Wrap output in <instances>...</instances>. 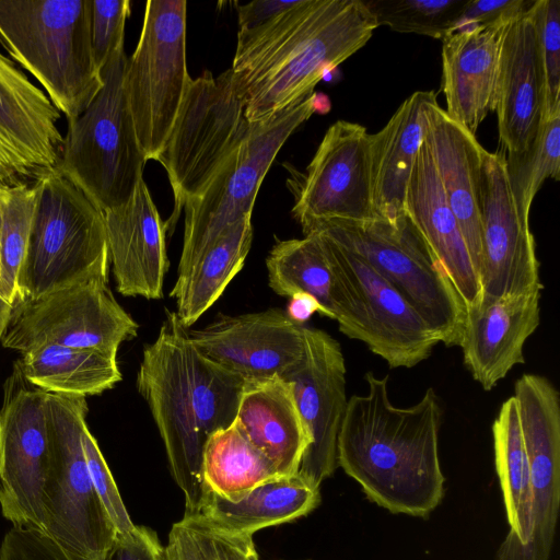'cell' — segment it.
<instances>
[{"label": "cell", "mask_w": 560, "mask_h": 560, "mask_svg": "<svg viewBox=\"0 0 560 560\" xmlns=\"http://www.w3.org/2000/svg\"><path fill=\"white\" fill-rule=\"evenodd\" d=\"M315 312L323 315V310L317 301L305 293L292 295L285 311L288 316L300 325H303Z\"/></svg>", "instance_id": "cell-44"}, {"label": "cell", "mask_w": 560, "mask_h": 560, "mask_svg": "<svg viewBox=\"0 0 560 560\" xmlns=\"http://www.w3.org/2000/svg\"><path fill=\"white\" fill-rule=\"evenodd\" d=\"M480 296L501 298L544 288L529 223L517 211L505 170V151L482 152L480 176ZM479 296V298H480Z\"/></svg>", "instance_id": "cell-17"}, {"label": "cell", "mask_w": 560, "mask_h": 560, "mask_svg": "<svg viewBox=\"0 0 560 560\" xmlns=\"http://www.w3.org/2000/svg\"><path fill=\"white\" fill-rule=\"evenodd\" d=\"M469 0H363L377 27L444 39Z\"/></svg>", "instance_id": "cell-38"}, {"label": "cell", "mask_w": 560, "mask_h": 560, "mask_svg": "<svg viewBox=\"0 0 560 560\" xmlns=\"http://www.w3.org/2000/svg\"><path fill=\"white\" fill-rule=\"evenodd\" d=\"M532 11L545 74L546 118L560 110V1L535 0Z\"/></svg>", "instance_id": "cell-39"}, {"label": "cell", "mask_w": 560, "mask_h": 560, "mask_svg": "<svg viewBox=\"0 0 560 560\" xmlns=\"http://www.w3.org/2000/svg\"><path fill=\"white\" fill-rule=\"evenodd\" d=\"M47 394L28 383L15 362L0 407L1 512L13 526L39 532L49 467Z\"/></svg>", "instance_id": "cell-14"}, {"label": "cell", "mask_w": 560, "mask_h": 560, "mask_svg": "<svg viewBox=\"0 0 560 560\" xmlns=\"http://www.w3.org/2000/svg\"><path fill=\"white\" fill-rule=\"evenodd\" d=\"M533 491V530L522 544L504 538L497 560H549L560 502V396L538 374H524L514 385Z\"/></svg>", "instance_id": "cell-15"}, {"label": "cell", "mask_w": 560, "mask_h": 560, "mask_svg": "<svg viewBox=\"0 0 560 560\" xmlns=\"http://www.w3.org/2000/svg\"><path fill=\"white\" fill-rule=\"evenodd\" d=\"M0 222H1V212H0Z\"/></svg>", "instance_id": "cell-47"}, {"label": "cell", "mask_w": 560, "mask_h": 560, "mask_svg": "<svg viewBox=\"0 0 560 560\" xmlns=\"http://www.w3.org/2000/svg\"><path fill=\"white\" fill-rule=\"evenodd\" d=\"M494 459L510 530L505 538L526 542L533 530L530 468L513 396L501 406L492 424Z\"/></svg>", "instance_id": "cell-33"}, {"label": "cell", "mask_w": 560, "mask_h": 560, "mask_svg": "<svg viewBox=\"0 0 560 560\" xmlns=\"http://www.w3.org/2000/svg\"><path fill=\"white\" fill-rule=\"evenodd\" d=\"M34 185L37 202L16 303L85 278H108L103 211L57 168Z\"/></svg>", "instance_id": "cell-8"}, {"label": "cell", "mask_w": 560, "mask_h": 560, "mask_svg": "<svg viewBox=\"0 0 560 560\" xmlns=\"http://www.w3.org/2000/svg\"><path fill=\"white\" fill-rule=\"evenodd\" d=\"M82 445L92 483L117 535L133 534L138 526L132 523L107 463L88 427L82 434Z\"/></svg>", "instance_id": "cell-41"}, {"label": "cell", "mask_w": 560, "mask_h": 560, "mask_svg": "<svg viewBox=\"0 0 560 560\" xmlns=\"http://www.w3.org/2000/svg\"><path fill=\"white\" fill-rule=\"evenodd\" d=\"M301 228L361 256L412 305L439 342L459 347L466 305L407 217L397 223L324 220Z\"/></svg>", "instance_id": "cell-7"}, {"label": "cell", "mask_w": 560, "mask_h": 560, "mask_svg": "<svg viewBox=\"0 0 560 560\" xmlns=\"http://www.w3.org/2000/svg\"><path fill=\"white\" fill-rule=\"evenodd\" d=\"M377 28L363 0H298L237 34L230 68L250 124L314 92L324 74L361 49Z\"/></svg>", "instance_id": "cell-2"}, {"label": "cell", "mask_w": 560, "mask_h": 560, "mask_svg": "<svg viewBox=\"0 0 560 560\" xmlns=\"http://www.w3.org/2000/svg\"><path fill=\"white\" fill-rule=\"evenodd\" d=\"M505 27L500 51L495 114L506 153L526 150L545 118V74L532 7Z\"/></svg>", "instance_id": "cell-21"}, {"label": "cell", "mask_w": 560, "mask_h": 560, "mask_svg": "<svg viewBox=\"0 0 560 560\" xmlns=\"http://www.w3.org/2000/svg\"><path fill=\"white\" fill-rule=\"evenodd\" d=\"M86 415L85 397L47 394L49 467L42 533L66 560H105L117 539L85 462Z\"/></svg>", "instance_id": "cell-6"}, {"label": "cell", "mask_w": 560, "mask_h": 560, "mask_svg": "<svg viewBox=\"0 0 560 560\" xmlns=\"http://www.w3.org/2000/svg\"><path fill=\"white\" fill-rule=\"evenodd\" d=\"M18 362L26 381L49 394L86 398L121 381L117 359L91 349L43 345Z\"/></svg>", "instance_id": "cell-32"}, {"label": "cell", "mask_w": 560, "mask_h": 560, "mask_svg": "<svg viewBox=\"0 0 560 560\" xmlns=\"http://www.w3.org/2000/svg\"><path fill=\"white\" fill-rule=\"evenodd\" d=\"M423 142L432 158L478 275L481 261L480 176L485 148L476 135L452 119L435 92L422 106Z\"/></svg>", "instance_id": "cell-24"}, {"label": "cell", "mask_w": 560, "mask_h": 560, "mask_svg": "<svg viewBox=\"0 0 560 560\" xmlns=\"http://www.w3.org/2000/svg\"><path fill=\"white\" fill-rule=\"evenodd\" d=\"M253 241L252 214L226 229L183 273L170 295L176 315L189 329L241 271Z\"/></svg>", "instance_id": "cell-30"}, {"label": "cell", "mask_w": 560, "mask_h": 560, "mask_svg": "<svg viewBox=\"0 0 560 560\" xmlns=\"http://www.w3.org/2000/svg\"><path fill=\"white\" fill-rule=\"evenodd\" d=\"M244 382L202 357L173 311L145 345L137 388L162 438L171 474L185 497V514L201 512L207 489L201 466L211 434L231 425Z\"/></svg>", "instance_id": "cell-3"}, {"label": "cell", "mask_w": 560, "mask_h": 560, "mask_svg": "<svg viewBox=\"0 0 560 560\" xmlns=\"http://www.w3.org/2000/svg\"><path fill=\"white\" fill-rule=\"evenodd\" d=\"M13 305L0 295V345L10 323Z\"/></svg>", "instance_id": "cell-45"}, {"label": "cell", "mask_w": 560, "mask_h": 560, "mask_svg": "<svg viewBox=\"0 0 560 560\" xmlns=\"http://www.w3.org/2000/svg\"><path fill=\"white\" fill-rule=\"evenodd\" d=\"M370 136L360 124L337 120L325 132L295 194L294 219L369 221L373 205Z\"/></svg>", "instance_id": "cell-16"}, {"label": "cell", "mask_w": 560, "mask_h": 560, "mask_svg": "<svg viewBox=\"0 0 560 560\" xmlns=\"http://www.w3.org/2000/svg\"><path fill=\"white\" fill-rule=\"evenodd\" d=\"M187 332L202 357L244 383L282 378L305 354L304 325L278 307L220 315Z\"/></svg>", "instance_id": "cell-18"}, {"label": "cell", "mask_w": 560, "mask_h": 560, "mask_svg": "<svg viewBox=\"0 0 560 560\" xmlns=\"http://www.w3.org/2000/svg\"><path fill=\"white\" fill-rule=\"evenodd\" d=\"M106 237L117 291L124 296L163 298L168 269L162 221L144 178L130 199L104 212Z\"/></svg>", "instance_id": "cell-23"}, {"label": "cell", "mask_w": 560, "mask_h": 560, "mask_svg": "<svg viewBox=\"0 0 560 560\" xmlns=\"http://www.w3.org/2000/svg\"><path fill=\"white\" fill-rule=\"evenodd\" d=\"M0 295H1V284H0ZM2 296V295H1Z\"/></svg>", "instance_id": "cell-46"}, {"label": "cell", "mask_w": 560, "mask_h": 560, "mask_svg": "<svg viewBox=\"0 0 560 560\" xmlns=\"http://www.w3.org/2000/svg\"><path fill=\"white\" fill-rule=\"evenodd\" d=\"M231 70L214 78L209 70L190 79L166 142L156 161L167 173L174 212L167 230L185 203L202 194L228 159L252 131Z\"/></svg>", "instance_id": "cell-9"}, {"label": "cell", "mask_w": 560, "mask_h": 560, "mask_svg": "<svg viewBox=\"0 0 560 560\" xmlns=\"http://www.w3.org/2000/svg\"><path fill=\"white\" fill-rule=\"evenodd\" d=\"M533 0H469L453 32L475 25L510 22ZM452 32V33H453Z\"/></svg>", "instance_id": "cell-42"}, {"label": "cell", "mask_w": 560, "mask_h": 560, "mask_svg": "<svg viewBox=\"0 0 560 560\" xmlns=\"http://www.w3.org/2000/svg\"><path fill=\"white\" fill-rule=\"evenodd\" d=\"M434 91H416L386 125L370 136L373 205L390 223L406 217L405 197L418 152L423 143L422 106Z\"/></svg>", "instance_id": "cell-28"}, {"label": "cell", "mask_w": 560, "mask_h": 560, "mask_svg": "<svg viewBox=\"0 0 560 560\" xmlns=\"http://www.w3.org/2000/svg\"><path fill=\"white\" fill-rule=\"evenodd\" d=\"M298 0H255L237 7L238 32L255 28L288 9Z\"/></svg>", "instance_id": "cell-43"}, {"label": "cell", "mask_w": 560, "mask_h": 560, "mask_svg": "<svg viewBox=\"0 0 560 560\" xmlns=\"http://www.w3.org/2000/svg\"><path fill=\"white\" fill-rule=\"evenodd\" d=\"M129 14V0H90L91 44L100 71L117 50L124 48Z\"/></svg>", "instance_id": "cell-40"}, {"label": "cell", "mask_w": 560, "mask_h": 560, "mask_svg": "<svg viewBox=\"0 0 560 560\" xmlns=\"http://www.w3.org/2000/svg\"><path fill=\"white\" fill-rule=\"evenodd\" d=\"M319 98L313 92L272 117L254 122L247 139L202 194L185 203L177 275L183 273L226 229L252 214L259 187L276 155L288 138L318 110Z\"/></svg>", "instance_id": "cell-10"}, {"label": "cell", "mask_w": 560, "mask_h": 560, "mask_svg": "<svg viewBox=\"0 0 560 560\" xmlns=\"http://www.w3.org/2000/svg\"><path fill=\"white\" fill-rule=\"evenodd\" d=\"M0 45L68 122L103 88L91 44L90 0H0Z\"/></svg>", "instance_id": "cell-4"}, {"label": "cell", "mask_w": 560, "mask_h": 560, "mask_svg": "<svg viewBox=\"0 0 560 560\" xmlns=\"http://www.w3.org/2000/svg\"><path fill=\"white\" fill-rule=\"evenodd\" d=\"M319 503V487L296 472L261 483L236 502L207 490L200 513L229 529L253 536L261 528L305 516Z\"/></svg>", "instance_id": "cell-29"}, {"label": "cell", "mask_w": 560, "mask_h": 560, "mask_svg": "<svg viewBox=\"0 0 560 560\" xmlns=\"http://www.w3.org/2000/svg\"><path fill=\"white\" fill-rule=\"evenodd\" d=\"M201 474L207 490L232 502L241 500L257 486L282 477L235 422L208 439Z\"/></svg>", "instance_id": "cell-34"}, {"label": "cell", "mask_w": 560, "mask_h": 560, "mask_svg": "<svg viewBox=\"0 0 560 560\" xmlns=\"http://www.w3.org/2000/svg\"><path fill=\"white\" fill-rule=\"evenodd\" d=\"M37 190L34 183L0 186V284L1 295L14 306L25 262Z\"/></svg>", "instance_id": "cell-35"}, {"label": "cell", "mask_w": 560, "mask_h": 560, "mask_svg": "<svg viewBox=\"0 0 560 560\" xmlns=\"http://www.w3.org/2000/svg\"><path fill=\"white\" fill-rule=\"evenodd\" d=\"M234 422L280 476L299 471L311 436L290 382L275 377L244 383Z\"/></svg>", "instance_id": "cell-27"}, {"label": "cell", "mask_w": 560, "mask_h": 560, "mask_svg": "<svg viewBox=\"0 0 560 560\" xmlns=\"http://www.w3.org/2000/svg\"><path fill=\"white\" fill-rule=\"evenodd\" d=\"M540 290L482 298L466 307L459 347L464 363L485 390H491L516 364L525 363L526 340L540 323Z\"/></svg>", "instance_id": "cell-22"}, {"label": "cell", "mask_w": 560, "mask_h": 560, "mask_svg": "<svg viewBox=\"0 0 560 560\" xmlns=\"http://www.w3.org/2000/svg\"><path fill=\"white\" fill-rule=\"evenodd\" d=\"M405 214L443 267L466 307L480 296V282L430 152L422 143L405 197Z\"/></svg>", "instance_id": "cell-26"}, {"label": "cell", "mask_w": 560, "mask_h": 560, "mask_svg": "<svg viewBox=\"0 0 560 560\" xmlns=\"http://www.w3.org/2000/svg\"><path fill=\"white\" fill-rule=\"evenodd\" d=\"M127 58L119 49L102 69L103 88L68 122L56 167L103 213L130 199L147 163L125 90Z\"/></svg>", "instance_id": "cell-5"}, {"label": "cell", "mask_w": 560, "mask_h": 560, "mask_svg": "<svg viewBox=\"0 0 560 560\" xmlns=\"http://www.w3.org/2000/svg\"><path fill=\"white\" fill-rule=\"evenodd\" d=\"M305 354L282 378L290 382L311 436L299 474L315 486L338 467L337 440L348 399L340 343L326 331L304 326Z\"/></svg>", "instance_id": "cell-19"}, {"label": "cell", "mask_w": 560, "mask_h": 560, "mask_svg": "<svg viewBox=\"0 0 560 560\" xmlns=\"http://www.w3.org/2000/svg\"><path fill=\"white\" fill-rule=\"evenodd\" d=\"M510 22L475 25L442 39L444 110L474 135L495 110L501 42Z\"/></svg>", "instance_id": "cell-25"}, {"label": "cell", "mask_w": 560, "mask_h": 560, "mask_svg": "<svg viewBox=\"0 0 560 560\" xmlns=\"http://www.w3.org/2000/svg\"><path fill=\"white\" fill-rule=\"evenodd\" d=\"M266 267L273 292L288 298L308 294L320 305L324 316L338 323L340 331L346 328V295L314 234L278 241L266 258Z\"/></svg>", "instance_id": "cell-31"}, {"label": "cell", "mask_w": 560, "mask_h": 560, "mask_svg": "<svg viewBox=\"0 0 560 560\" xmlns=\"http://www.w3.org/2000/svg\"><path fill=\"white\" fill-rule=\"evenodd\" d=\"M307 234L318 238L346 295L348 323L341 332L364 342L393 369L428 359L439 339L402 294L361 256Z\"/></svg>", "instance_id": "cell-13"}, {"label": "cell", "mask_w": 560, "mask_h": 560, "mask_svg": "<svg viewBox=\"0 0 560 560\" xmlns=\"http://www.w3.org/2000/svg\"><path fill=\"white\" fill-rule=\"evenodd\" d=\"M108 278L90 277L14 304L1 346L23 353L43 345L96 350L117 357L139 325L119 305Z\"/></svg>", "instance_id": "cell-12"}, {"label": "cell", "mask_w": 560, "mask_h": 560, "mask_svg": "<svg viewBox=\"0 0 560 560\" xmlns=\"http://www.w3.org/2000/svg\"><path fill=\"white\" fill-rule=\"evenodd\" d=\"M185 0H149L139 42L127 58L125 90L139 144L158 159L190 75L186 62Z\"/></svg>", "instance_id": "cell-11"}, {"label": "cell", "mask_w": 560, "mask_h": 560, "mask_svg": "<svg viewBox=\"0 0 560 560\" xmlns=\"http://www.w3.org/2000/svg\"><path fill=\"white\" fill-rule=\"evenodd\" d=\"M368 393L353 395L337 440V463L370 501L395 514L425 517L441 503L442 406L432 388L409 407L388 396V376L366 372Z\"/></svg>", "instance_id": "cell-1"}, {"label": "cell", "mask_w": 560, "mask_h": 560, "mask_svg": "<svg viewBox=\"0 0 560 560\" xmlns=\"http://www.w3.org/2000/svg\"><path fill=\"white\" fill-rule=\"evenodd\" d=\"M61 113L0 52V186L35 183L58 165Z\"/></svg>", "instance_id": "cell-20"}, {"label": "cell", "mask_w": 560, "mask_h": 560, "mask_svg": "<svg viewBox=\"0 0 560 560\" xmlns=\"http://www.w3.org/2000/svg\"><path fill=\"white\" fill-rule=\"evenodd\" d=\"M165 547L167 560H259L253 536L229 529L206 515L184 514Z\"/></svg>", "instance_id": "cell-37"}, {"label": "cell", "mask_w": 560, "mask_h": 560, "mask_svg": "<svg viewBox=\"0 0 560 560\" xmlns=\"http://www.w3.org/2000/svg\"><path fill=\"white\" fill-rule=\"evenodd\" d=\"M505 170L518 214L529 223L530 206L545 180L560 178V110L542 120L526 150L505 152Z\"/></svg>", "instance_id": "cell-36"}]
</instances>
